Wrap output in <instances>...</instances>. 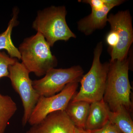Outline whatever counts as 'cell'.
<instances>
[{"instance_id":"1","label":"cell","mask_w":133,"mask_h":133,"mask_svg":"<svg viewBox=\"0 0 133 133\" xmlns=\"http://www.w3.org/2000/svg\"><path fill=\"white\" fill-rule=\"evenodd\" d=\"M129 59L127 57L109 63L103 99L111 111L120 106L124 107L128 111L132 108L130 99L132 87L129 79Z\"/></svg>"},{"instance_id":"2","label":"cell","mask_w":133,"mask_h":133,"mask_svg":"<svg viewBox=\"0 0 133 133\" xmlns=\"http://www.w3.org/2000/svg\"><path fill=\"white\" fill-rule=\"evenodd\" d=\"M18 50L22 64L30 73L33 72L37 77L44 76L57 65V59L51 53L50 46L38 32L24 39Z\"/></svg>"},{"instance_id":"3","label":"cell","mask_w":133,"mask_h":133,"mask_svg":"<svg viewBox=\"0 0 133 133\" xmlns=\"http://www.w3.org/2000/svg\"><path fill=\"white\" fill-rule=\"evenodd\" d=\"M103 50L102 42L98 43L94 52L93 60L89 71L82 77L80 90L71 100L91 103L103 98L109 63H102L100 57Z\"/></svg>"},{"instance_id":"4","label":"cell","mask_w":133,"mask_h":133,"mask_svg":"<svg viewBox=\"0 0 133 133\" xmlns=\"http://www.w3.org/2000/svg\"><path fill=\"white\" fill-rule=\"evenodd\" d=\"M67 14L64 6H51L39 10L32 24V28L44 37L51 47L58 41L65 42L76 36L68 26Z\"/></svg>"},{"instance_id":"5","label":"cell","mask_w":133,"mask_h":133,"mask_svg":"<svg viewBox=\"0 0 133 133\" xmlns=\"http://www.w3.org/2000/svg\"><path fill=\"white\" fill-rule=\"evenodd\" d=\"M9 71L8 77L12 87L19 94L22 103L24 113L22 123L25 126L41 96L33 88L30 72L22 63L17 61L9 66Z\"/></svg>"},{"instance_id":"6","label":"cell","mask_w":133,"mask_h":133,"mask_svg":"<svg viewBox=\"0 0 133 133\" xmlns=\"http://www.w3.org/2000/svg\"><path fill=\"white\" fill-rule=\"evenodd\" d=\"M84 71L77 65L67 69L53 68L41 79L32 81L33 88L41 96L50 97L59 93L68 84L80 81Z\"/></svg>"},{"instance_id":"7","label":"cell","mask_w":133,"mask_h":133,"mask_svg":"<svg viewBox=\"0 0 133 133\" xmlns=\"http://www.w3.org/2000/svg\"><path fill=\"white\" fill-rule=\"evenodd\" d=\"M108 22L110 24L111 29L116 32L118 37L117 45L110 50V62L123 60L127 57L133 42L132 17L128 10L119 11L115 14L109 15Z\"/></svg>"},{"instance_id":"8","label":"cell","mask_w":133,"mask_h":133,"mask_svg":"<svg viewBox=\"0 0 133 133\" xmlns=\"http://www.w3.org/2000/svg\"><path fill=\"white\" fill-rule=\"evenodd\" d=\"M78 82L68 84L61 92L49 97L41 96L30 117L28 123L32 126L38 124L48 115L57 111H65L76 94Z\"/></svg>"},{"instance_id":"9","label":"cell","mask_w":133,"mask_h":133,"mask_svg":"<svg viewBox=\"0 0 133 133\" xmlns=\"http://www.w3.org/2000/svg\"><path fill=\"white\" fill-rule=\"evenodd\" d=\"M91 8V13L78 22V29L86 35H89L98 29L104 28L108 22L110 10L124 2L122 0H85Z\"/></svg>"},{"instance_id":"10","label":"cell","mask_w":133,"mask_h":133,"mask_svg":"<svg viewBox=\"0 0 133 133\" xmlns=\"http://www.w3.org/2000/svg\"><path fill=\"white\" fill-rule=\"evenodd\" d=\"M31 126L26 133H74L75 128L65 111H61L50 114Z\"/></svg>"},{"instance_id":"11","label":"cell","mask_w":133,"mask_h":133,"mask_svg":"<svg viewBox=\"0 0 133 133\" xmlns=\"http://www.w3.org/2000/svg\"><path fill=\"white\" fill-rule=\"evenodd\" d=\"M109 109L103 98L91 103L85 129L91 131L104 127L109 121Z\"/></svg>"},{"instance_id":"12","label":"cell","mask_w":133,"mask_h":133,"mask_svg":"<svg viewBox=\"0 0 133 133\" xmlns=\"http://www.w3.org/2000/svg\"><path fill=\"white\" fill-rule=\"evenodd\" d=\"M90 103L84 101H71L65 109V113L75 127L85 129Z\"/></svg>"},{"instance_id":"13","label":"cell","mask_w":133,"mask_h":133,"mask_svg":"<svg viewBox=\"0 0 133 133\" xmlns=\"http://www.w3.org/2000/svg\"><path fill=\"white\" fill-rule=\"evenodd\" d=\"M18 14V9L14 8L13 9V16L9 23L6 29L0 34V51L6 50L10 56L20 59L21 56L19 50L14 44L11 38L13 29L19 23L17 21Z\"/></svg>"},{"instance_id":"14","label":"cell","mask_w":133,"mask_h":133,"mask_svg":"<svg viewBox=\"0 0 133 133\" xmlns=\"http://www.w3.org/2000/svg\"><path fill=\"white\" fill-rule=\"evenodd\" d=\"M129 111L124 107L120 106L108 112L109 121L121 133H133V122Z\"/></svg>"},{"instance_id":"15","label":"cell","mask_w":133,"mask_h":133,"mask_svg":"<svg viewBox=\"0 0 133 133\" xmlns=\"http://www.w3.org/2000/svg\"><path fill=\"white\" fill-rule=\"evenodd\" d=\"M17 110L16 103L12 98L0 94V133H5L10 121Z\"/></svg>"},{"instance_id":"16","label":"cell","mask_w":133,"mask_h":133,"mask_svg":"<svg viewBox=\"0 0 133 133\" xmlns=\"http://www.w3.org/2000/svg\"><path fill=\"white\" fill-rule=\"evenodd\" d=\"M17 61V58L11 57L4 51H0V79L3 77H8L9 66Z\"/></svg>"},{"instance_id":"17","label":"cell","mask_w":133,"mask_h":133,"mask_svg":"<svg viewBox=\"0 0 133 133\" xmlns=\"http://www.w3.org/2000/svg\"><path fill=\"white\" fill-rule=\"evenodd\" d=\"M90 132L91 133H121L114 124L109 121L102 128Z\"/></svg>"},{"instance_id":"18","label":"cell","mask_w":133,"mask_h":133,"mask_svg":"<svg viewBox=\"0 0 133 133\" xmlns=\"http://www.w3.org/2000/svg\"><path fill=\"white\" fill-rule=\"evenodd\" d=\"M106 41L110 50L116 47L118 42V37L114 30L111 29L108 33L106 37Z\"/></svg>"},{"instance_id":"19","label":"cell","mask_w":133,"mask_h":133,"mask_svg":"<svg viewBox=\"0 0 133 133\" xmlns=\"http://www.w3.org/2000/svg\"><path fill=\"white\" fill-rule=\"evenodd\" d=\"M74 133H91L90 131L83 129H80L75 127Z\"/></svg>"}]
</instances>
